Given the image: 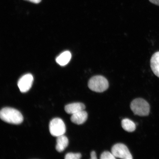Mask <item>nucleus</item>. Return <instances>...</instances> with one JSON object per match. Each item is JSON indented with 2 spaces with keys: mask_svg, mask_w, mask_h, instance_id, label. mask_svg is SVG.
Segmentation results:
<instances>
[{
  "mask_svg": "<svg viewBox=\"0 0 159 159\" xmlns=\"http://www.w3.org/2000/svg\"><path fill=\"white\" fill-rule=\"evenodd\" d=\"M81 157V155L79 153H68L66 155L65 159H80Z\"/></svg>",
  "mask_w": 159,
  "mask_h": 159,
  "instance_id": "4468645a",
  "label": "nucleus"
},
{
  "mask_svg": "<svg viewBox=\"0 0 159 159\" xmlns=\"http://www.w3.org/2000/svg\"><path fill=\"white\" fill-rule=\"evenodd\" d=\"M111 152L116 158L132 159V155L126 145L122 143L115 144L111 148Z\"/></svg>",
  "mask_w": 159,
  "mask_h": 159,
  "instance_id": "39448f33",
  "label": "nucleus"
},
{
  "mask_svg": "<svg viewBox=\"0 0 159 159\" xmlns=\"http://www.w3.org/2000/svg\"><path fill=\"white\" fill-rule=\"evenodd\" d=\"M149 1L154 4L159 6V0H149Z\"/></svg>",
  "mask_w": 159,
  "mask_h": 159,
  "instance_id": "dca6fc26",
  "label": "nucleus"
},
{
  "mask_svg": "<svg viewBox=\"0 0 159 159\" xmlns=\"http://www.w3.org/2000/svg\"><path fill=\"white\" fill-rule=\"evenodd\" d=\"M88 85L91 90L97 93H102L108 89L109 83L104 77L97 75L89 80Z\"/></svg>",
  "mask_w": 159,
  "mask_h": 159,
  "instance_id": "f03ea898",
  "label": "nucleus"
},
{
  "mask_svg": "<svg viewBox=\"0 0 159 159\" xmlns=\"http://www.w3.org/2000/svg\"><path fill=\"white\" fill-rule=\"evenodd\" d=\"M85 108V105L83 103L75 102L66 105L65 110L67 114L73 115L84 110Z\"/></svg>",
  "mask_w": 159,
  "mask_h": 159,
  "instance_id": "0eeeda50",
  "label": "nucleus"
},
{
  "mask_svg": "<svg viewBox=\"0 0 159 159\" xmlns=\"http://www.w3.org/2000/svg\"><path fill=\"white\" fill-rule=\"evenodd\" d=\"M88 118V114L84 110L80 111L71 115L70 120L74 124L78 125L84 124Z\"/></svg>",
  "mask_w": 159,
  "mask_h": 159,
  "instance_id": "6e6552de",
  "label": "nucleus"
},
{
  "mask_svg": "<svg viewBox=\"0 0 159 159\" xmlns=\"http://www.w3.org/2000/svg\"><path fill=\"white\" fill-rule=\"evenodd\" d=\"M130 108L135 115L141 116H147L150 112L148 103L142 98H136L131 103Z\"/></svg>",
  "mask_w": 159,
  "mask_h": 159,
  "instance_id": "7ed1b4c3",
  "label": "nucleus"
},
{
  "mask_svg": "<svg viewBox=\"0 0 159 159\" xmlns=\"http://www.w3.org/2000/svg\"><path fill=\"white\" fill-rule=\"evenodd\" d=\"M150 66L153 72L159 77V51L154 53L151 57Z\"/></svg>",
  "mask_w": 159,
  "mask_h": 159,
  "instance_id": "9d476101",
  "label": "nucleus"
},
{
  "mask_svg": "<svg viewBox=\"0 0 159 159\" xmlns=\"http://www.w3.org/2000/svg\"><path fill=\"white\" fill-rule=\"evenodd\" d=\"M0 118L6 122L14 125L21 124L23 120V115L18 110L10 107L1 109Z\"/></svg>",
  "mask_w": 159,
  "mask_h": 159,
  "instance_id": "f257e3e1",
  "label": "nucleus"
},
{
  "mask_svg": "<svg viewBox=\"0 0 159 159\" xmlns=\"http://www.w3.org/2000/svg\"><path fill=\"white\" fill-rule=\"evenodd\" d=\"M100 158L101 159H116V158L112 152L105 151L101 154Z\"/></svg>",
  "mask_w": 159,
  "mask_h": 159,
  "instance_id": "ddd939ff",
  "label": "nucleus"
},
{
  "mask_svg": "<svg viewBox=\"0 0 159 159\" xmlns=\"http://www.w3.org/2000/svg\"><path fill=\"white\" fill-rule=\"evenodd\" d=\"M50 133L52 136L58 137L64 135L66 128L64 122L61 118H55L52 119L49 125Z\"/></svg>",
  "mask_w": 159,
  "mask_h": 159,
  "instance_id": "20e7f679",
  "label": "nucleus"
},
{
  "mask_svg": "<svg viewBox=\"0 0 159 159\" xmlns=\"http://www.w3.org/2000/svg\"><path fill=\"white\" fill-rule=\"evenodd\" d=\"M71 57V54L69 51H66L61 53L57 57L56 61L61 66H64L68 64Z\"/></svg>",
  "mask_w": 159,
  "mask_h": 159,
  "instance_id": "9b49d317",
  "label": "nucleus"
},
{
  "mask_svg": "<svg viewBox=\"0 0 159 159\" xmlns=\"http://www.w3.org/2000/svg\"><path fill=\"white\" fill-rule=\"evenodd\" d=\"M91 159H97L96 152L95 151H92L90 154Z\"/></svg>",
  "mask_w": 159,
  "mask_h": 159,
  "instance_id": "2eb2a0df",
  "label": "nucleus"
},
{
  "mask_svg": "<svg viewBox=\"0 0 159 159\" xmlns=\"http://www.w3.org/2000/svg\"><path fill=\"white\" fill-rule=\"evenodd\" d=\"M25 1H28L34 3H39L40 2L41 0H25Z\"/></svg>",
  "mask_w": 159,
  "mask_h": 159,
  "instance_id": "f3484780",
  "label": "nucleus"
},
{
  "mask_svg": "<svg viewBox=\"0 0 159 159\" xmlns=\"http://www.w3.org/2000/svg\"><path fill=\"white\" fill-rule=\"evenodd\" d=\"M57 138L56 149L57 152H63L68 146L69 140L64 135H61Z\"/></svg>",
  "mask_w": 159,
  "mask_h": 159,
  "instance_id": "1a4fd4ad",
  "label": "nucleus"
},
{
  "mask_svg": "<svg viewBox=\"0 0 159 159\" xmlns=\"http://www.w3.org/2000/svg\"><path fill=\"white\" fill-rule=\"evenodd\" d=\"M121 125L123 129L129 132H132L136 130V125L132 120L129 119H123Z\"/></svg>",
  "mask_w": 159,
  "mask_h": 159,
  "instance_id": "f8f14e48",
  "label": "nucleus"
},
{
  "mask_svg": "<svg viewBox=\"0 0 159 159\" xmlns=\"http://www.w3.org/2000/svg\"><path fill=\"white\" fill-rule=\"evenodd\" d=\"M34 78L31 74H25L20 79L18 82V86L21 92L25 93L31 89L33 82Z\"/></svg>",
  "mask_w": 159,
  "mask_h": 159,
  "instance_id": "423d86ee",
  "label": "nucleus"
}]
</instances>
